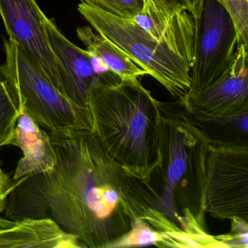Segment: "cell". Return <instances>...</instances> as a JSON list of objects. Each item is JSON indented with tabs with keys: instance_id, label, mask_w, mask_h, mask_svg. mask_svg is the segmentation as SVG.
I'll return each mask as SVG.
<instances>
[{
	"instance_id": "18",
	"label": "cell",
	"mask_w": 248,
	"mask_h": 248,
	"mask_svg": "<svg viewBox=\"0 0 248 248\" xmlns=\"http://www.w3.org/2000/svg\"><path fill=\"white\" fill-rule=\"evenodd\" d=\"M230 13L235 25L240 42L246 46L248 62V0H217Z\"/></svg>"
},
{
	"instance_id": "26",
	"label": "cell",
	"mask_w": 248,
	"mask_h": 248,
	"mask_svg": "<svg viewBox=\"0 0 248 248\" xmlns=\"http://www.w3.org/2000/svg\"><path fill=\"white\" fill-rule=\"evenodd\" d=\"M81 1H83V0H81Z\"/></svg>"
},
{
	"instance_id": "14",
	"label": "cell",
	"mask_w": 248,
	"mask_h": 248,
	"mask_svg": "<svg viewBox=\"0 0 248 248\" xmlns=\"http://www.w3.org/2000/svg\"><path fill=\"white\" fill-rule=\"evenodd\" d=\"M187 115L210 151L248 152V110L228 116Z\"/></svg>"
},
{
	"instance_id": "7",
	"label": "cell",
	"mask_w": 248,
	"mask_h": 248,
	"mask_svg": "<svg viewBox=\"0 0 248 248\" xmlns=\"http://www.w3.org/2000/svg\"><path fill=\"white\" fill-rule=\"evenodd\" d=\"M204 211L231 221V230H248V152L208 151Z\"/></svg>"
},
{
	"instance_id": "1",
	"label": "cell",
	"mask_w": 248,
	"mask_h": 248,
	"mask_svg": "<svg viewBox=\"0 0 248 248\" xmlns=\"http://www.w3.org/2000/svg\"><path fill=\"white\" fill-rule=\"evenodd\" d=\"M49 135L55 167L11 181L6 218H51L75 236L82 248H110L138 219L166 236L180 231L160 211V195L151 182L115 161L93 131L65 129Z\"/></svg>"
},
{
	"instance_id": "17",
	"label": "cell",
	"mask_w": 248,
	"mask_h": 248,
	"mask_svg": "<svg viewBox=\"0 0 248 248\" xmlns=\"http://www.w3.org/2000/svg\"><path fill=\"white\" fill-rule=\"evenodd\" d=\"M22 109L7 83L0 82V148L8 146Z\"/></svg>"
},
{
	"instance_id": "10",
	"label": "cell",
	"mask_w": 248,
	"mask_h": 248,
	"mask_svg": "<svg viewBox=\"0 0 248 248\" xmlns=\"http://www.w3.org/2000/svg\"><path fill=\"white\" fill-rule=\"evenodd\" d=\"M189 115L234 116L248 110V62L246 46L239 44L227 72L203 90L178 100Z\"/></svg>"
},
{
	"instance_id": "13",
	"label": "cell",
	"mask_w": 248,
	"mask_h": 248,
	"mask_svg": "<svg viewBox=\"0 0 248 248\" xmlns=\"http://www.w3.org/2000/svg\"><path fill=\"white\" fill-rule=\"evenodd\" d=\"M82 248L78 239L66 232L51 218L17 221L0 230V248Z\"/></svg>"
},
{
	"instance_id": "25",
	"label": "cell",
	"mask_w": 248,
	"mask_h": 248,
	"mask_svg": "<svg viewBox=\"0 0 248 248\" xmlns=\"http://www.w3.org/2000/svg\"><path fill=\"white\" fill-rule=\"evenodd\" d=\"M3 81L2 77H1V73H0V82Z\"/></svg>"
},
{
	"instance_id": "23",
	"label": "cell",
	"mask_w": 248,
	"mask_h": 248,
	"mask_svg": "<svg viewBox=\"0 0 248 248\" xmlns=\"http://www.w3.org/2000/svg\"><path fill=\"white\" fill-rule=\"evenodd\" d=\"M90 1H93V3L97 4V5L103 7V9L107 10L116 0H90Z\"/></svg>"
},
{
	"instance_id": "19",
	"label": "cell",
	"mask_w": 248,
	"mask_h": 248,
	"mask_svg": "<svg viewBox=\"0 0 248 248\" xmlns=\"http://www.w3.org/2000/svg\"><path fill=\"white\" fill-rule=\"evenodd\" d=\"M215 238L218 248H248V230H230Z\"/></svg>"
},
{
	"instance_id": "20",
	"label": "cell",
	"mask_w": 248,
	"mask_h": 248,
	"mask_svg": "<svg viewBox=\"0 0 248 248\" xmlns=\"http://www.w3.org/2000/svg\"><path fill=\"white\" fill-rule=\"evenodd\" d=\"M170 1H179L184 3L183 0ZM142 1L143 0H116L106 10H108L121 17L132 18L141 10Z\"/></svg>"
},
{
	"instance_id": "24",
	"label": "cell",
	"mask_w": 248,
	"mask_h": 248,
	"mask_svg": "<svg viewBox=\"0 0 248 248\" xmlns=\"http://www.w3.org/2000/svg\"><path fill=\"white\" fill-rule=\"evenodd\" d=\"M17 221H11V220L7 219V218H0V230H4V229L10 228L16 224Z\"/></svg>"
},
{
	"instance_id": "3",
	"label": "cell",
	"mask_w": 248,
	"mask_h": 248,
	"mask_svg": "<svg viewBox=\"0 0 248 248\" xmlns=\"http://www.w3.org/2000/svg\"><path fill=\"white\" fill-rule=\"evenodd\" d=\"M160 152L163 189L159 208L180 227L183 216L179 214L176 196L183 189L195 209L205 215V169L208 147L179 101L162 103ZM177 224V223H176Z\"/></svg>"
},
{
	"instance_id": "5",
	"label": "cell",
	"mask_w": 248,
	"mask_h": 248,
	"mask_svg": "<svg viewBox=\"0 0 248 248\" xmlns=\"http://www.w3.org/2000/svg\"><path fill=\"white\" fill-rule=\"evenodd\" d=\"M78 11L97 33L128 54L173 98L182 100L191 89L192 66L185 58L144 34L129 18L121 17L90 0Z\"/></svg>"
},
{
	"instance_id": "2",
	"label": "cell",
	"mask_w": 248,
	"mask_h": 248,
	"mask_svg": "<svg viewBox=\"0 0 248 248\" xmlns=\"http://www.w3.org/2000/svg\"><path fill=\"white\" fill-rule=\"evenodd\" d=\"M90 109L93 131L105 151L125 170L151 182L162 164L160 102L137 79L96 86Z\"/></svg>"
},
{
	"instance_id": "12",
	"label": "cell",
	"mask_w": 248,
	"mask_h": 248,
	"mask_svg": "<svg viewBox=\"0 0 248 248\" xmlns=\"http://www.w3.org/2000/svg\"><path fill=\"white\" fill-rule=\"evenodd\" d=\"M8 145L18 147L23 152L13 180L45 173L55 167L56 157L49 133L39 127L25 108L20 112Z\"/></svg>"
},
{
	"instance_id": "9",
	"label": "cell",
	"mask_w": 248,
	"mask_h": 248,
	"mask_svg": "<svg viewBox=\"0 0 248 248\" xmlns=\"http://www.w3.org/2000/svg\"><path fill=\"white\" fill-rule=\"evenodd\" d=\"M133 23L147 36L185 58L193 66L196 25L182 1L143 0Z\"/></svg>"
},
{
	"instance_id": "8",
	"label": "cell",
	"mask_w": 248,
	"mask_h": 248,
	"mask_svg": "<svg viewBox=\"0 0 248 248\" xmlns=\"http://www.w3.org/2000/svg\"><path fill=\"white\" fill-rule=\"evenodd\" d=\"M0 16L9 39L23 49L61 91L58 63L46 32L47 17L36 0H0Z\"/></svg>"
},
{
	"instance_id": "22",
	"label": "cell",
	"mask_w": 248,
	"mask_h": 248,
	"mask_svg": "<svg viewBox=\"0 0 248 248\" xmlns=\"http://www.w3.org/2000/svg\"><path fill=\"white\" fill-rule=\"evenodd\" d=\"M183 1L195 20H198L201 16L203 0H183Z\"/></svg>"
},
{
	"instance_id": "16",
	"label": "cell",
	"mask_w": 248,
	"mask_h": 248,
	"mask_svg": "<svg viewBox=\"0 0 248 248\" xmlns=\"http://www.w3.org/2000/svg\"><path fill=\"white\" fill-rule=\"evenodd\" d=\"M155 246L166 247L164 234L155 230L147 221L138 219L123 237L110 245L109 248H126Z\"/></svg>"
},
{
	"instance_id": "15",
	"label": "cell",
	"mask_w": 248,
	"mask_h": 248,
	"mask_svg": "<svg viewBox=\"0 0 248 248\" xmlns=\"http://www.w3.org/2000/svg\"><path fill=\"white\" fill-rule=\"evenodd\" d=\"M77 35L87 50L101 59L122 81L137 80L140 77L149 75L148 72L128 54L96 31L94 32L90 26L77 28Z\"/></svg>"
},
{
	"instance_id": "11",
	"label": "cell",
	"mask_w": 248,
	"mask_h": 248,
	"mask_svg": "<svg viewBox=\"0 0 248 248\" xmlns=\"http://www.w3.org/2000/svg\"><path fill=\"white\" fill-rule=\"evenodd\" d=\"M49 43L58 63L61 92L74 104L90 111V96L96 86L106 85L93 66V54L67 39L52 19L46 17Z\"/></svg>"
},
{
	"instance_id": "4",
	"label": "cell",
	"mask_w": 248,
	"mask_h": 248,
	"mask_svg": "<svg viewBox=\"0 0 248 248\" xmlns=\"http://www.w3.org/2000/svg\"><path fill=\"white\" fill-rule=\"evenodd\" d=\"M3 40L5 61L0 66V73L20 107L49 132L93 131L92 112L72 103L16 42L4 38Z\"/></svg>"
},
{
	"instance_id": "21",
	"label": "cell",
	"mask_w": 248,
	"mask_h": 248,
	"mask_svg": "<svg viewBox=\"0 0 248 248\" xmlns=\"http://www.w3.org/2000/svg\"><path fill=\"white\" fill-rule=\"evenodd\" d=\"M10 183L11 180L8 176L2 171L0 165V214L4 211L7 190L10 187Z\"/></svg>"
},
{
	"instance_id": "6",
	"label": "cell",
	"mask_w": 248,
	"mask_h": 248,
	"mask_svg": "<svg viewBox=\"0 0 248 248\" xmlns=\"http://www.w3.org/2000/svg\"><path fill=\"white\" fill-rule=\"evenodd\" d=\"M195 25L189 92L200 91L218 81L231 66L240 42L231 16L217 0H203Z\"/></svg>"
}]
</instances>
